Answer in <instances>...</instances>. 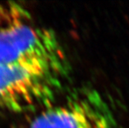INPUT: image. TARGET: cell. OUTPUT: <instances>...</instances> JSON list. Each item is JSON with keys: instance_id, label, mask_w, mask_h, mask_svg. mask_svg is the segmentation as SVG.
<instances>
[{"instance_id": "cell-1", "label": "cell", "mask_w": 129, "mask_h": 128, "mask_svg": "<svg viewBox=\"0 0 129 128\" xmlns=\"http://www.w3.org/2000/svg\"><path fill=\"white\" fill-rule=\"evenodd\" d=\"M0 64L27 67L60 77L68 63L55 33L35 24L16 3L0 4Z\"/></svg>"}, {"instance_id": "cell-2", "label": "cell", "mask_w": 129, "mask_h": 128, "mask_svg": "<svg viewBox=\"0 0 129 128\" xmlns=\"http://www.w3.org/2000/svg\"><path fill=\"white\" fill-rule=\"evenodd\" d=\"M59 77L43 71L0 64V107L16 112L47 105L54 99Z\"/></svg>"}, {"instance_id": "cell-3", "label": "cell", "mask_w": 129, "mask_h": 128, "mask_svg": "<svg viewBox=\"0 0 129 128\" xmlns=\"http://www.w3.org/2000/svg\"><path fill=\"white\" fill-rule=\"evenodd\" d=\"M30 128H117V122L102 97L88 90L64 106L41 113Z\"/></svg>"}]
</instances>
